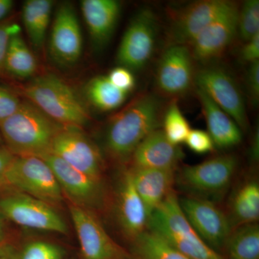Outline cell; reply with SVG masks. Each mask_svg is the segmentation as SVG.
<instances>
[{
  "label": "cell",
  "instance_id": "33",
  "mask_svg": "<svg viewBox=\"0 0 259 259\" xmlns=\"http://www.w3.org/2000/svg\"><path fill=\"white\" fill-rule=\"evenodd\" d=\"M20 25L12 20H6L0 23V76L5 74V61L10 38L20 33Z\"/></svg>",
  "mask_w": 259,
  "mask_h": 259
},
{
  "label": "cell",
  "instance_id": "21",
  "mask_svg": "<svg viewBox=\"0 0 259 259\" xmlns=\"http://www.w3.org/2000/svg\"><path fill=\"white\" fill-rule=\"evenodd\" d=\"M136 190L149 217L171 191L175 171L149 168H130Z\"/></svg>",
  "mask_w": 259,
  "mask_h": 259
},
{
  "label": "cell",
  "instance_id": "5",
  "mask_svg": "<svg viewBox=\"0 0 259 259\" xmlns=\"http://www.w3.org/2000/svg\"><path fill=\"white\" fill-rule=\"evenodd\" d=\"M5 185L51 206L63 200V192L55 175L41 158L15 156L5 175Z\"/></svg>",
  "mask_w": 259,
  "mask_h": 259
},
{
  "label": "cell",
  "instance_id": "19",
  "mask_svg": "<svg viewBox=\"0 0 259 259\" xmlns=\"http://www.w3.org/2000/svg\"><path fill=\"white\" fill-rule=\"evenodd\" d=\"M182 157V151L179 146L167 139L163 130L156 128L140 143L130 160L134 168L175 171Z\"/></svg>",
  "mask_w": 259,
  "mask_h": 259
},
{
  "label": "cell",
  "instance_id": "2",
  "mask_svg": "<svg viewBox=\"0 0 259 259\" xmlns=\"http://www.w3.org/2000/svg\"><path fill=\"white\" fill-rule=\"evenodd\" d=\"M64 127L25 100L0 124V136L15 156L42 158L51 154L56 135Z\"/></svg>",
  "mask_w": 259,
  "mask_h": 259
},
{
  "label": "cell",
  "instance_id": "32",
  "mask_svg": "<svg viewBox=\"0 0 259 259\" xmlns=\"http://www.w3.org/2000/svg\"><path fill=\"white\" fill-rule=\"evenodd\" d=\"M185 143L190 150L199 154L210 152L214 146L208 133L197 129L191 130Z\"/></svg>",
  "mask_w": 259,
  "mask_h": 259
},
{
  "label": "cell",
  "instance_id": "38",
  "mask_svg": "<svg viewBox=\"0 0 259 259\" xmlns=\"http://www.w3.org/2000/svg\"><path fill=\"white\" fill-rule=\"evenodd\" d=\"M14 158L8 148L0 145V186L5 185V175Z\"/></svg>",
  "mask_w": 259,
  "mask_h": 259
},
{
  "label": "cell",
  "instance_id": "34",
  "mask_svg": "<svg viewBox=\"0 0 259 259\" xmlns=\"http://www.w3.org/2000/svg\"><path fill=\"white\" fill-rule=\"evenodd\" d=\"M21 102L14 93L0 85V124L15 113Z\"/></svg>",
  "mask_w": 259,
  "mask_h": 259
},
{
  "label": "cell",
  "instance_id": "27",
  "mask_svg": "<svg viewBox=\"0 0 259 259\" xmlns=\"http://www.w3.org/2000/svg\"><path fill=\"white\" fill-rule=\"evenodd\" d=\"M86 93L92 105L103 112L119 108L127 97V93L114 86L105 76L93 78L87 86Z\"/></svg>",
  "mask_w": 259,
  "mask_h": 259
},
{
  "label": "cell",
  "instance_id": "14",
  "mask_svg": "<svg viewBox=\"0 0 259 259\" xmlns=\"http://www.w3.org/2000/svg\"><path fill=\"white\" fill-rule=\"evenodd\" d=\"M226 0L194 2L179 12L168 31V47L189 45L233 5Z\"/></svg>",
  "mask_w": 259,
  "mask_h": 259
},
{
  "label": "cell",
  "instance_id": "12",
  "mask_svg": "<svg viewBox=\"0 0 259 259\" xmlns=\"http://www.w3.org/2000/svg\"><path fill=\"white\" fill-rule=\"evenodd\" d=\"M51 154L89 176L101 180L104 167L101 153L80 127L64 126L56 135Z\"/></svg>",
  "mask_w": 259,
  "mask_h": 259
},
{
  "label": "cell",
  "instance_id": "29",
  "mask_svg": "<svg viewBox=\"0 0 259 259\" xmlns=\"http://www.w3.org/2000/svg\"><path fill=\"white\" fill-rule=\"evenodd\" d=\"M191 129L188 122L176 100L171 102L165 112L163 133L167 139L175 146L185 142Z\"/></svg>",
  "mask_w": 259,
  "mask_h": 259
},
{
  "label": "cell",
  "instance_id": "11",
  "mask_svg": "<svg viewBox=\"0 0 259 259\" xmlns=\"http://www.w3.org/2000/svg\"><path fill=\"white\" fill-rule=\"evenodd\" d=\"M194 81L197 88L207 94L240 128H247L248 120L244 99L231 75L221 68L208 66L196 72Z\"/></svg>",
  "mask_w": 259,
  "mask_h": 259
},
{
  "label": "cell",
  "instance_id": "1",
  "mask_svg": "<svg viewBox=\"0 0 259 259\" xmlns=\"http://www.w3.org/2000/svg\"><path fill=\"white\" fill-rule=\"evenodd\" d=\"M161 113L158 97L143 93L112 116L105 135V146L110 156L117 161H128L140 143L158 128Z\"/></svg>",
  "mask_w": 259,
  "mask_h": 259
},
{
  "label": "cell",
  "instance_id": "4",
  "mask_svg": "<svg viewBox=\"0 0 259 259\" xmlns=\"http://www.w3.org/2000/svg\"><path fill=\"white\" fill-rule=\"evenodd\" d=\"M22 91L26 100L61 125L81 128L90 120L86 108L74 90L55 75L37 76Z\"/></svg>",
  "mask_w": 259,
  "mask_h": 259
},
{
  "label": "cell",
  "instance_id": "36",
  "mask_svg": "<svg viewBox=\"0 0 259 259\" xmlns=\"http://www.w3.org/2000/svg\"><path fill=\"white\" fill-rule=\"evenodd\" d=\"M246 81L250 96L253 102L256 104L259 97V61L250 64Z\"/></svg>",
  "mask_w": 259,
  "mask_h": 259
},
{
  "label": "cell",
  "instance_id": "40",
  "mask_svg": "<svg viewBox=\"0 0 259 259\" xmlns=\"http://www.w3.org/2000/svg\"><path fill=\"white\" fill-rule=\"evenodd\" d=\"M5 219L4 216L0 212V241H2L3 236H4Z\"/></svg>",
  "mask_w": 259,
  "mask_h": 259
},
{
  "label": "cell",
  "instance_id": "25",
  "mask_svg": "<svg viewBox=\"0 0 259 259\" xmlns=\"http://www.w3.org/2000/svg\"><path fill=\"white\" fill-rule=\"evenodd\" d=\"M37 63L35 56L24 40L21 33L10 38L5 61V74L17 79H27L36 73Z\"/></svg>",
  "mask_w": 259,
  "mask_h": 259
},
{
  "label": "cell",
  "instance_id": "23",
  "mask_svg": "<svg viewBox=\"0 0 259 259\" xmlns=\"http://www.w3.org/2000/svg\"><path fill=\"white\" fill-rule=\"evenodd\" d=\"M54 5L51 0H28L23 3L22 20L35 50H41L44 47Z\"/></svg>",
  "mask_w": 259,
  "mask_h": 259
},
{
  "label": "cell",
  "instance_id": "6",
  "mask_svg": "<svg viewBox=\"0 0 259 259\" xmlns=\"http://www.w3.org/2000/svg\"><path fill=\"white\" fill-rule=\"evenodd\" d=\"M238 166L233 155H221L193 166L182 168L179 183L194 194L193 197L207 199L221 195L231 185Z\"/></svg>",
  "mask_w": 259,
  "mask_h": 259
},
{
  "label": "cell",
  "instance_id": "17",
  "mask_svg": "<svg viewBox=\"0 0 259 259\" xmlns=\"http://www.w3.org/2000/svg\"><path fill=\"white\" fill-rule=\"evenodd\" d=\"M193 58L187 46L167 47L158 64L156 85L163 95L176 97L188 91L194 81Z\"/></svg>",
  "mask_w": 259,
  "mask_h": 259
},
{
  "label": "cell",
  "instance_id": "18",
  "mask_svg": "<svg viewBox=\"0 0 259 259\" xmlns=\"http://www.w3.org/2000/svg\"><path fill=\"white\" fill-rule=\"evenodd\" d=\"M117 200V216L125 236L134 241L146 231L148 216L135 187L131 169L122 174Z\"/></svg>",
  "mask_w": 259,
  "mask_h": 259
},
{
  "label": "cell",
  "instance_id": "39",
  "mask_svg": "<svg viewBox=\"0 0 259 259\" xmlns=\"http://www.w3.org/2000/svg\"><path fill=\"white\" fill-rule=\"evenodd\" d=\"M14 5L15 3L12 0H0V23L7 20Z\"/></svg>",
  "mask_w": 259,
  "mask_h": 259
},
{
  "label": "cell",
  "instance_id": "7",
  "mask_svg": "<svg viewBox=\"0 0 259 259\" xmlns=\"http://www.w3.org/2000/svg\"><path fill=\"white\" fill-rule=\"evenodd\" d=\"M0 212L18 226L66 234L68 226L53 206L23 192L0 199Z\"/></svg>",
  "mask_w": 259,
  "mask_h": 259
},
{
  "label": "cell",
  "instance_id": "9",
  "mask_svg": "<svg viewBox=\"0 0 259 259\" xmlns=\"http://www.w3.org/2000/svg\"><path fill=\"white\" fill-rule=\"evenodd\" d=\"M157 19L151 9L140 10L126 29L117 53V62L129 70L142 69L156 44Z\"/></svg>",
  "mask_w": 259,
  "mask_h": 259
},
{
  "label": "cell",
  "instance_id": "20",
  "mask_svg": "<svg viewBox=\"0 0 259 259\" xmlns=\"http://www.w3.org/2000/svg\"><path fill=\"white\" fill-rule=\"evenodd\" d=\"M81 10L93 45L105 47L115 31L120 3L116 0H83Z\"/></svg>",
  "mask_w": 259,
  "mask_h": 259
},
{
  "label": "cell",
  "instance_id": "28",
  "mask_svg": "<svg viewBox=\"0 0 259 259\" xmlns=\"http://www.w3.org/2000/svg\"><path fill=\"white\" fill-rule=\"evenodd\" d=\"M133 243L134 259H190L148 230Z\"/></svg>",
  "mask_w": 259,
  "mask_h": 259
},
{
  "label": "cell",
  "instance_id": "30",
  "mask_svg": "<svg viewBox=\"0 0 259 259\" xmlns=\"http://www.w3.org/2000/svg\"><path fill=\"white\" fill-rule=\"evenodd\" d=\"M259 33V1L248 0L238 11V34L247 42Z\"/></svg>",
  "mask_w": 259,
  "mask_h": 259
},
{
  "label": "cell",
  "instance_id": "3",
  "mask_svg": "<svg viewBox=\"0 0 259 259\" xmlns=\"http://www.w3.org/2000/svg\"><path fill=\"white\" fill-rule=\"evenodd\" d=\"M147 230L190 259H226L199 236L186 218L173 191L150 214Z\"/></svg>",
  "mask_w": 259,
  "mask_h": 259
},
{
  "label": "cell",
  "instance_id": "41",
  "mask_svg": "<svg viewBox=\"0 0 259 259\" xmlns=\"http://www.w3.org/2000/svg\"><path fill=\"white\" fill-rule=\"evenodd\" d=\"M0 259H15V255L8 248L3 254L0 255Z\"/></svg>",
  "mask_w": 259,
  "mask_h": 259
},
{
  "label": "cell",
  "instance_id": "16",
  "mask_svg": "<svg viewBox=\"0 0 259 259\" xmlns=\"http://www.w3.org/2000/svg\"><path fill=\"white\" fill-rule=\"evenodd\" d=\"M238 8L236 3L196 37L188 46L194 60L209 62L221 57L238 34Z\"/></svg>",
  "mask_w": 259,
  "mask_h": 259
},
{
  "label": "cell",
  "instance_id": "37",
  "mask_svg": "<svg viewBox=\"0 0 259 259\" xmlns=\"http://www.w3.org/2000/svg\"><path fill=\"white\" fill-rule=\"evenodd\" d=\"M241 57L242 60L250 64L259 61V33L245 42L241 49Z\"/></svg>",
  "mask_w": 259,
  "mask_h": 259
},
{
  "label": "cell",
  "instance_id": "10",
  "mask_svg": "<svg viewBox=\"0 0 259 259\" xmlns=\"http://www.w3.org/2000/svg\"><path fill=\"white\" fill-rule=\"evenodd\" d=\"M69 212L82 259H134L112 239L90 209L71 204Z\"/></svg>",
  "mask_w": 259,
  "mask_h": 259
},
{
  "label": "cell",
  "instance_id": "22",
  "mask_svg": "<svg viewBox=\"0 0 259 259\" xmlns=\"http://www.w3.org/2000/svg\"><path fill=\"white\" fill-rule=\"evenodd\" d=\"M196 93L207 122V133L214 144L222 148L239 144L242 141V132L236 122L200 89L197 88Z\"/></svg>",
  "mask_w": 259,
  "mask_h": 259
},
{
  "label": "cell",
  "instance_id": "13",
  "mask_svg": "<svg viewBox=\"0 0 259 259\" xmlns=\"http://www.w3.org/2000/svg\"><path fill=\"white\" fill-rule=\"evenodd\" d=\"M82 36L74 5L63 3L56 8L49 38V54L56 64L71 66L82 54Z\"/></svg>",
  "mask_w": 259,
  "mask_h": 259
},
{
  "label": "cell",
  "instance_id": "43",
  "mask_svg": "<svg viewBox=\"0 0 259 259\" xmlns=\"http://www.w3.org/2000/svg\"><path fill=\"white\" fill-rule=\"evenodd\" d=\"M3 141V140H2V138H1V136H0V143H1V141Z\"/></svg>",
  "mask_w": 259,
  "mask_h": 259
},
{
  "label": "cell",
  "instance_id": "35",
  "mask_svg": "<svg viewBox=\"0 0 259 259\" xmlns=\"http://www.w3.org/2000/svg\"><path fill=\"white\" fill-rule=\"evenodd\" d=\"M107 77L114 86L127 94L134 90L136 85V80L131 70L122 66L112 69Z\"/></svg>",
  "mask_w": 259,
  "mask_h": 259
},
{
  "label": "cell",
  "instance_id": "8",
  "mask_svg": "<svg viewBox=\"0 0 259 259\" xmlns=\"http://www.w3.org/2000/svg\"><path fill=\"white\" fill-rule=\"evenodd\" d=\"M179 202L187 221L202 241L216 252L224 248L233 231L228 214L209 199L188 196L179 199Z\"/></svg>",
  "mask_w": 259,
  "mask_h": 259
},
{
  "label": "cell",
  "instance_id": "24",
  "mask_svg": "<svg viewBox=\"0 0 259 259\" xmlns=\"http://www.w3.org/2000/svg\"><path fill=\"white\" fill-rule=\"evenodd\" d=\"M231 224L239 227L251 224L259 218V186L255 181L245 182L235 192L231 199Z\"/></svg>",
  "mask_w": 259,
  "mask_h": 259
},
{
  "label": "cell",
  "instance_id": "42",
  "mask_svg": "<svg viewBox=\"0 0 259 259\" xmlns=\"http://www.w3.org/2000/svg\"><path fill=\"white\" fill-rule=\"evenodd\" d=\"M7 249H8V248H4V247L0 246V255L3 254V253H4L5 251H6Z\"/></svg>",
  "mask_w": 259,
  "mask_h": 259
},
{
  "label": "cell",
  "instance_id": "31",
  "mask_svg": "<svg viewBox=\"0 0 259 259\" xmlns=\"http://www.w3.org/2000/svg\"><path fill=\"white\" fill-rule=\"evenodd\" d=\"M64 250L59 245L45 241L30 242L15 259H63Z\"/></svg>",
  "mask_w": 259,
  "mask_h": 259
},
{
  "label": "cell",
  "instance_id": "26",
  "mask_svg": "<svg viewBox=\"0 0 259 259\" xmlns=\"http://www.w3.org/2000/svg\"><path fill=\"white\" fill-rule=\"evenodd\" d=\"M228 259H259V226L243 225L232 231L225 248Z\"/></svg>",
  "mask_w": 259,
  "mask_h": 259
},
{
  "label": "cell",
  "instance_id": "15",
  "mask_svg": "<svg viewBox=\"0 0 259 259\" xmlns=\"http://www.w3.org/2000/svg\"><path fill=\"white\" fill-rule=\"evenodd\" d=\"M55 175L63 194L72 204L90 209L99 207L103 199L101 180L76 169L54 154L44 156Z\"/></svg>",
  "mask_w": 259,
  "mask_h": 259
}]
</instances>
